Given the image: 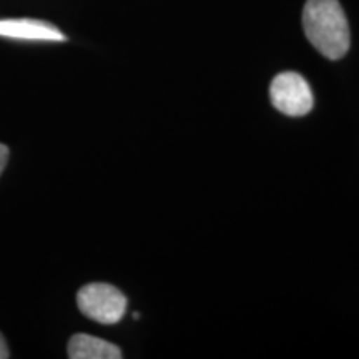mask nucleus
I'll return each mask as SVG.
<instances>
[{"instance_id":"5","label":"nucleus","mask_w":359,"mask_h":359,"mask_svg":"<svg viewBox=\"0 0 359 359\" xmlns=\"http://www.w3.org/2000/svg\"><path fill=\"white\" fill-rule=\"evenodd\" d=\"M122 349L109 341L90 334H74L69 341L70 359H120Z\"/></svg>"},{"instance_id":"1","label":"nucleus","mask_w":359,"mask_h":359,"mask_svg":"<svg viewBox=\"0 0 359 359\" xmlns=\"http://www.w3.org/2000/svg\"><path fill=\"white\" fill-rule=\"evenodd\" d=\"M303 27L309 43L330 60L346 55L351 43L349 24L338 0H308Z\"/></svg>"},{"instance_id":"4","label":"nucleus","mask_w":359,"mask_h":359,"mask_svg":"<svg viewBox=\"0 0 359 359\" xmlns=\"http://www.w3.org/2000/svg\"><path fill=\"white\" fill-rule=\"evenodd\" d=\"M0 37L37 42H65L67 37L55 25L35 19L0 20Z\"/></svg>"},{"instance_id":"2","label":"nucleus","mask_w":359,"mask_h":359,"mask_svg":"<svg viewBox=\"0 0 359 359\" xmlns=\"http://www.w3.org/2000/svg\"><path fill=\"white\" fill-rule=\"evenodd\" d=\"M80 313L100 325H116L127 311V298L109 283H90L77 293Z\"/></svg>"},{"instance_id":"3","label":"nucleus","mask_w":359,"mask_h":359,"mask_svg":"<svg viewBox=\"0 0 359 359\" xmlns=\"http://www.w3.org/2000/svg\"><path fill=\"white\" fill-rule=\"evenodd\" d=\"M273 107L283 115L303 116L313 110L314 97L306 79L296 72H283L269 87Z\"/></svg>"},{"instance_id":"6","label":"nucleus","mask_w":359,"mask_h":359,"mask_svg":"<svg viewBox=\"0 0 359 359\" xmlns=\"http://www.w3.org/2000/svg\"><path fill=\"white\" fill-rule=\"evenodd\" d=\"M8 155H11V150H8V147L4 145V143H0V175H2V172L7 167Z\"/></svg>"},{"instance_id":"7","label":"nucleus","mask_w":359,"mask_h":359,"mask_svg":"<svg viewBox=\"0 0 359 359\" xmlns=\"http://www.w3.org/2000/svg\"><path fill=\"white\" fill-rule=\"evenodd\" d=\"M7 358H11V351H8L6 339H4L2 333H0V359H7Z\"/></svg>"}]
</instances>
